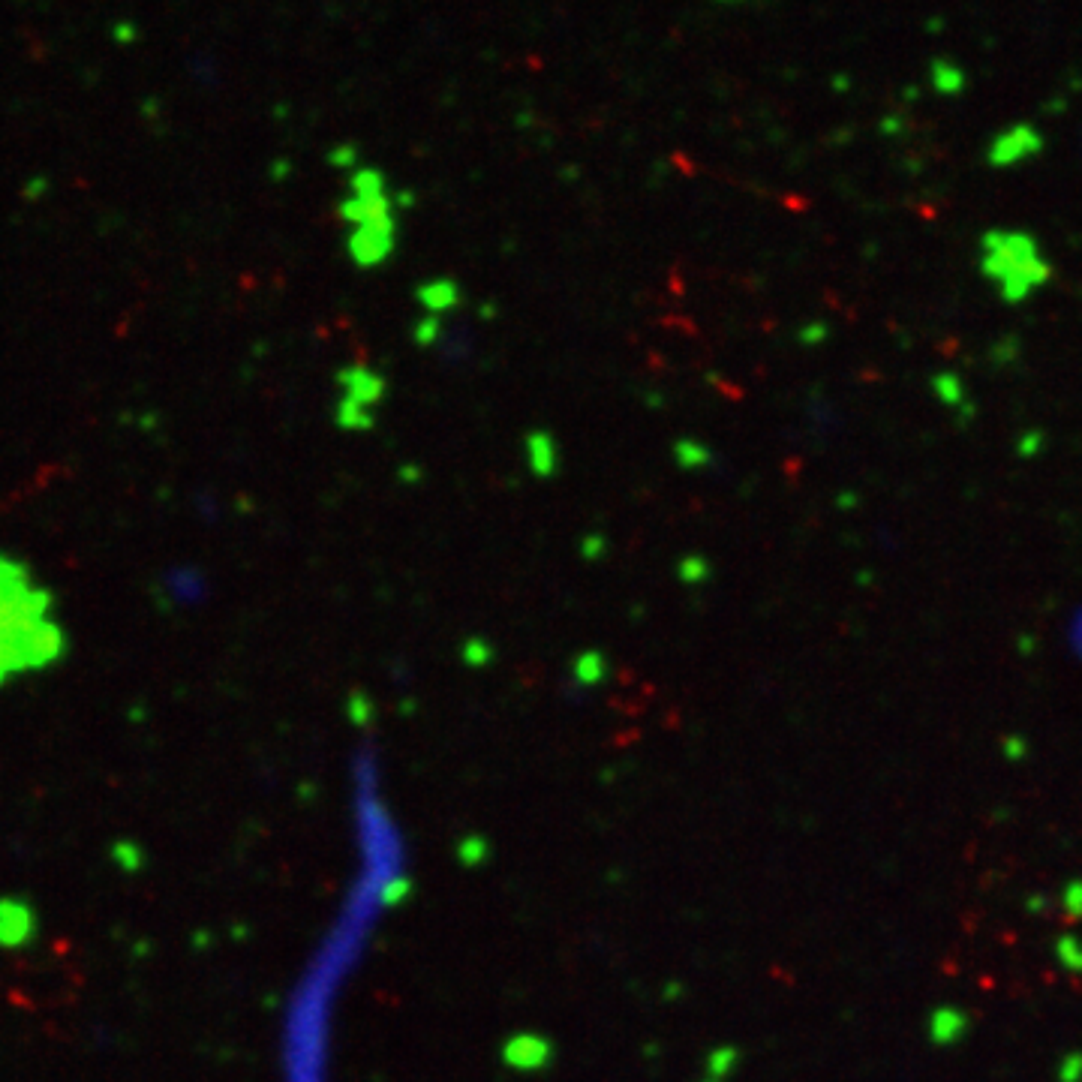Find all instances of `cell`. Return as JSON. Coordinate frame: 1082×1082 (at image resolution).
<instances>
[{
  "label": "cell",
  "instance_id": "cell-5",
  "mask_svg": "<svg viewBox=\"0 0 1082 1082\" xmlns=\"http://www.w3.org/2000/svg\"><path fill=\"white\" fill-rule=\"evenodd\" d=\"M1034 151H1037V136L1028 127H1016V130H1010L1007 136H1001L995 142L992 160L995 163H1016V160L1034 154Z\"/></svg>",
  "mask_w": 1082,
  "mask_h": 1082
},
{
  "label": "cell",
  "instance_id": "cell-3",
  "mask_svg": "<svg viewBox=\"0 0 1082 1082\" xmlns=\"http://www.w3.org/2000/svg\"><path fill=\"white\" fill-rule=\"evenodd\" d=\"M340 382H343V391H346L343 400H349V403H355V406H361L367 412H373V406L385 397V382L370 367H361V364L346 367V370H340Z\"/></svg>",
  "mask_w": 1082,
  "mask_h": 1082
},
{
  "label": "cell",
  "instance_id": "cell-11",
  "mask_svg": "<svg viewBox=\"0 0 1082 1082\" xmlns=\"http://www.w3.org/2000/svg\"><path fill=\"white\" fill-rule=\"evenodd\" d=\"M1058 1079H1061V1082H1082V1055H1079V1052L1061 1058V1064H1058Z\"/></svg>",
  "mask_w": 1082,
  "mask_h": 1082
},
{
  "label": "cell",
  "instance_id": "cell-10",
  "mask_svg": "<svg viewBox=\"0 0 1082 1082\" xmlns=\"http://www.w3.org/2000/svg\"><path fill=\"white\" fill-rule=\"evenodd\" d=\"M674 451H677V457H680V463H683V466H701V463H707V460H710V454H707L701 445L686 442V439H683V442H677V448H674Z\"/></svg>",
  "mask_w": 1082,
  "mask_h": 1082
},
{
  "label": "cell",
  "instance_id": "cell-6",
  "mask_svg": "<svg viewBox=\"0 0 1082 1082\" xmlns=\"http://www.w3.org/2000/svg\"><path fill=\"white\" fill-rule=\"evenodd\" d=\"M418 301L424 304L427 316H439V313H448V310H454L460 304V289L451 280H433V283H424L418 289Z\"/></svg>",
  "mask_w": 1082,
  "mask_h": 1082
},
{
  "label": "cell",
  "instance_id": "cell-12",
  "mask_svg": "<svg viewBox=\"0 0 1082 1082\" xmlns=\"http://www.w3.org/2000/svg\"><path fill=\"white\" fill-rule=\"evenodd\" d=\"M436 337H439V322H436V316H424V319L415 325V340L427 346V343H433Z\"/></svg>",
  "mask_w": 1082,
  "mask_h": 1082
},
{
  "label": "cell",
  "instance_id": "cell-4",
  "mask_svg": "<svg viewBox=\"0 0 1082 1082\" xmlns=\"http://www.w3.org/2000/svg\"><path fill=\"white\" fill-rule=\"evenodd\" d=\"M929 1040L938 1046H953L968 1031V1013L959 1007H935L929 1013Z\"/></svg>",
  "mask_w": 1082,
  "mask_h": 1082
},
{
  "label": "cell",
  "instance_id": "cell-8",
  "mask_svg": "<svg viewBox=\"0 0 1082 1082\" xmlns=\"http://www.w3.org/2000/svg\"><path fill=\"white\" fill-rule=\"evenodd\" d=\"M1055 959L1064 971L1070 974H1082V938L1076 935H1061L1055 941Z\"/></svg>",
  "mask_w": 1082,
  "mask_h": 1082
},
{
  "label": "cell",
  "instance_id": "cell-9",
  "mask_svg": "<svg viewBox=\"0 0 1082 1082\" xmlns=\"http://www.w3.org/2000/svg\"><path fill=\"white\" fill-rule=\"evenodd\" d=\"M1061 908L1070 920H1082V878L1070 881L1061 893Z\"/></svg>",
  "mask_w": 1082,
  "mask_h": 1082
},
{
  "label": "cell",
  "instance_id": "cell-2",
  "mask_svg": "<svg viewBox=\"0 0 1082 1082\" xmlns=\"http://www.w3.org/2000/svg\"><path fill=\"white\" fill-rule=\"evenodd\" d=\"M394 238H397V223L394 214L376 217L370 223L352 226L349 235V253L355 259V265L361 268H373L379 262H385L394 250Z\"/></svg>",
  "mask_w": 1082,
  "mask_h": 1082
},
{
  "label": "cell",
  "instance_id": "cell-7",
  "mask_svg": "<svg viewBox=\"0 0 1082 1082\" xmlns=\"http://www.w3.org/2000/svg\"><path fill=\"white\" fill-rule=\"evenodd\" d=\"M526 448H529V466L535 475H551L557 469V442L548 433H529Z\"/></svg>",
  "mask_w": 1082,
  "mask_h": 1082
},
{
  "label": "cell",
  "instance_id": "cell-1",
  "mask_svg": "<svg viewBox=\"0 0 1082 1082\" xmlns=\"http://www.w3.org/2000/svg\"><path fill=\"white\" fill-rule=\"evenodd\" d=\"M989 247V259H986V271L992 277H998L1004 283V295L1007 298H1022L1031 286H1037L1046 277V265L1037 262L1034 247L1028 238L1019 235H989L986 241Z\"/></svg>",
  "mask_w": 1082,
  "mask_h": 1082
}]
</instances>
